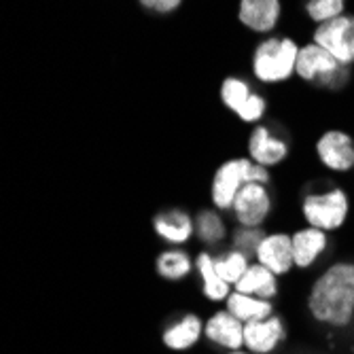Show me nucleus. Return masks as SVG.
Wrapping results in <instances>:
<instances>
[{"label":"nucleus","instance_id":"0eeeda50","mask_svg":"<svg viewBox=\"0 0 354 354\" xmlns=\"http://www.w3.org/2000/svg\"><path fill=\"white\" fill-rule=\"evenodd\" d=\"M274 210L270 185L246 183L234 200L232 214L240 227H261Z\"/></svg>","mask_w":354,"mask_h":354},{"label":"nucleus","instance_id":"1a4fd4ad","mask_svg":"<svg viewBox=\"0 0 354 354\" xmlns=\"http://www.w3.org/2000/svg\"><path fill=\"white\" fill-rule=\"evenodd\" d=\"M288 153H291V147L274 132L270 123H257L246 138V155L263 168L272 170L282 166L288 159Z\"/></svg>","mask_w":354,"mask_h":354},{"label":"nucleus","instance_id":"bb28decb","mask_svg":"<svg viewBox=\"0 0 354 354\" xmlns=\"http://www.w3.org/2000/svg\"><path fill=\"white\" fill-rule=\"evenodd\" d=\"M230 354H248V352H242V350H232Z\"/></svg>","mask_w":354,"mask_h":354},{"label":"nucleus","instance_id":"39448f33","mask_svg":"<svg viewBox=\"0 0 354 354\" xmlns=\"http://www.w3.org/2000/svg\"><path fill=\"white\" fill-rule=\"evenodd\" d=\"M218 98L223 106L232 111L242 123L257 125L268 115V100L261 93H257L250 81H246L244 77H225L218 85Z\"/></svg>","mask_w":354,"mask_h":354},{"label":"nucleus","instance_id":"ddd939ff","mask_svg":"<svg viewBox=\"0 0 354 354\" xmlns=\"http://www.w3.org/2000/svg\"><path fill=\"white\" fill-rule=\"evenodd\" d=\"M286 331L278 316H270L263 320H250L244 323V346L252 354H270L284 339Z\"/></svg>","mask_w":354,"mask_h":354},{"label":"nucleus","instance_id":"423d86ee","mask_svg":"<svg viewBox=\"0 0 354 354\" xmlns=\"http://www.w3.org/2000/svg\"><path fill=\"white\" fill-rule=\"evenodd\" d=\"M350 204L346 191L333 187L329 191H314L308 193L301 202V214L312 227L323 232H335L346 223Z\"/></svg>","mask_w":354,"mask_h":354},{"label":"nucleus","instance_id":"dca6fc26","mask_svg":"<svg viewBox=\"0 0 354 354\" xmlns=\"http://www.w3.org/2000/svg\"><path fill=\"white\" fill-rule=\"evenodd\" d=\"M291 238H293V257L297 268H310L327 246V234L318 227H312V225L297 230Z\"/></svg>","mask_w":354,"mask_h":354},{"label":"nucleus","instance_id":"412c9836","mask_svg":"<svg viewBox=\"0 0 354 354\" xmlns=\"http://www.w3.org/2000/svg\"><path fill=\"white\" fill-rule=\"evenodd\" d=\"M196 234L204 244H216L225 238L227 234V225H225V218L221 214V210L212 208H204L196 214Z\"/></svg>","mask_w":354,"mask_h":354},{"label":"nucleus","instance_id":"6e6552de","mask_svg":"<svg viewBox=\"0 0 354 354\" xmlns=\"http://www.w3.org/2000/svg\"><path fill=\"white\" fill-rule=\"evenodd\" d=\"M312 41L325 47L346 66L354 64V15H339L325 24H318L312 32Z\"/></svg>","mask_w":354,"mask_h":354},{"label":"nucleus","instance_id":"393cba45","mask_svg":"<svg viewBox=\"0 0 354 354\" xmlns=\"http://www.w3.org/2000/svg\"><path fill=\"white\" fill-rule=\"evenodd\" d=\"M263 238H266V234L261 232V227H240L234 236V242H236L238 250L250 254V252H257Z\"/></svg>","mask_w":354,"mask_h":354},{"label":"nucleus","instance_id":"aec40b11","mask_svg":"<svg viewBox=\"0 0 354 354\" xmlns=\"http://www.w3.org/2000/svg\"><path fill=\"white\" fill-rule=\"evenodd\" d=\"M196 266L200 270V276L204 280V297L210 301H223L230 297V284L225 282L216 270H214V259L208 252H200Z\"/></svg>","mask_w":354,"mask_h":354},{"label":"nucleus","instance_id":"4468645a","mask_svg":"<svg viewBox=\"0 0 354 354\" xmlns=\"http://www.w3.org/2000/svg\"><path fill=\"white\" fill-rule=\"evenodd\" d=\"M153 230L170 244H183L196 234V221L180 208H168L153 216Z\"/></svg>","mask_w":354,"mask_h":354},{"label":"nucleus","instance_id":"9b49d317","mask_svg":"<svg viewBox=\"0 0 354 354\" xmlns=\"http://www.w3.org/2000/svg\"><path fill=\"white\" fill-rule=\"evenodd\" d=\"M318 162L327 170L348 172L354 168V140L342 130H329L314 145Z\"/></svg>","mask_w":354,"mask_h":354},{"label":"nucleus","instance_id":"7ed1b4c3","mask_svg":"<svg viewBox=\"0 0 354 354\" xmlns=\"http://www.w3.org/2000/svg\"><path fill=\"white\" fill-rule=\"evenodd\" d=\"M246 183H272V170L254 164L248 155L230 157L214 170L210 180V202L216 210L227 212L234 206L238 191Z\"/></svg>","mask_w":354,"mask_h":354},{"label":"nucleus","instance_id":"20e7f679","mask_svg":"<svg viewBox=\"0 0 354 354\" xmlns=\"http://www.w3.org/2000/svg\"><path fill=\"white\" fill-rule=\"evenodd\" d=\"M295 77L304 83L318 87V89L339 91L350 83L352 71H350V66L342 64L335 55H331L325 47H320L318 43L310 41V43L301 45V49H299Z\"/></svg>","mask_w":354,"mask_h":354},{"label":"nucleus","instance_id":"a211bd4d","mask_svg":"<svg viewBox=\"0 0 354 354\" xmlns=\"http://www.w3.org/2000/svg\"><path fill=\"white\" fill-rule=\"evenodd\" d=\"M204 333V325L202 318L198 314H187L183 316L178 323H174L172 327H168L164 331V344L170 350H187L200 339V335Z\"/></svg>","mask_w":354,"mask_h":354},{"label":"nucleus","instance_id":"4be33fe9","mask_svg":"<svg viewBox=\"0 0 354 354\" xmlns=\"http://www.w3.org/2000/svg\"><path fill=\"white\" fill-rule=\"evenodd\" d=\"M250 268V263H248V254L246 252H242V250H230V252H223V254H218L216 259H214V270H216V274L227 282L230 286L234 284H238L240 282V278L246 274V270Z\"/></svg>","mask_w":354,"mask_h":354},{"label":"nucleus","instance_id":"b1692460","mask_svg":"<svg viewBox=\"0 0 354 354\" xmlns=\"http://www.w3.org/2000/svg\"><path fill=\"white\" fill-rule=\"evenodd\" d=\"M304 9H306L308 19L318 26V24H325L329 19L344 15L346 0H306Z\"/></svg>","mask_w":354,"mask_h":354},{"label":"nucleus","instance_id":"5701e85b","mask_svg":"<svg viewBox=\"0 0 354 354\" xmlns=\"http://www.w3.org/2000/svg\"><path fill=\"white\" fill-rule=\"evenodd\" d=\"M191 257L185 252V250H166L157 257V261H155V268L159 272V276L166 278V280H180L185 278L189 272H191Z\"/></svg>","mask_w":354,"mask_h":354},{"label":"nucleus","instance_id":"6ab92c4d","mask_svg":"<svg viewBox=\"0 0 354 354\" xmlns=\"http://www.w3.org/2000/svg\"><path fill=\"white\" fill-rule=\"evenodd\" d=\"M225 301H227V310L236 318H240L242 323H250V320H263V318L272 316L270 299H259V297L234 291V293H230V297Z\"/></svg>","mask_w":354,"mask_h":354},{"label":"nucleus","instance_id":"f3484780","mask_svg":"<svg viewBox=\"0 0 354 354\" xmlns=\"http://www.w3.org/2000/svg\"><path fill=\"white\" fill-rule=\"evenodd\" d=\"M236 291H240L244 295L259 297V299H272L278 293L276 274L270 272L261 263H252L246 270V274L240 278V282L236 284Z\"/></svg>","mask_w":354,"mask_h":354},{"label":"nucleus","instance_id":"9d476101","mask_svg":"<svg viewBox=\"0 0 354 354\" xmlns=\"http://www.w3.org/2000/svg\"><path fill=\"white\" fill-rule=\"evenodd\" d=\"M282 19V0H238V21L252 35L270 37Z\"/></svg>","mask_w":354,"mask_h":354},{"label":"nucleus","instance_id":"f8f14e48","mask_svg":"<svg viewBox=\"0 0 354 354\" xmlns=\"http://www.w3.org/2000/svg\"><path fill=\"white\" fill-rule=\"evenodd\" d=\"M254 257H257V263L266 266L276 276H284V274H288V270L295 266L293 238L288 234H282V232L266 234V238L261 240Z\"/></svg>","mask_w":354,"mask_h":354},{"label":"nucleus","instance_id":"f257e3e1","mask_svg":"<svg viewBox=\"0 0 354 354\" xmlns=\"http://www.w3.org/2000/svg\"><path fill=\"white\" fill-rule=\"evenodd\" d=\"M308 308L320 323L346 327L354 314V263H337L320 276L310 291Z\"/></svg>","mask_w":354,"mask_h":354},{"label":"nucleus","instance_id":"f03ea898","mask_svg":"<svg viewBox=\"0 0 354 354\" xmlns=\"http://www.w3.org/2000/svg\"><path fill=\"white\" fill-rule=\"evenodd\" d=\"M301 45L293 37L270 35L254 45L250 55L252 79L261 85H282L295 77Z\"/></svg>","mask_w":354,"mask_h":354},{"label":"nucleus","instance_id":"a878e982","mask_svg":"<svg viewBox=\"0 0 354 354\" xmlns=\"http://www.w3.org/2000/svg\"><path fill=\"white\" fill-rule=\"evenodd\" d=\"M185 0H138V5L155 15H172L183 7Z\"/></svg>","mask_w":354,"mask_h":354},{"label":"nucleus","instance_id":"2eb2a0df","mask_svg":"<svg viewBox=\"0 0 354 354\" xmlns=\"http://www.w3.org/2000/svg\"><path fill=\"white\" fill-rule=\"evenodd\" d=\"M204 335L216 346L240 350L244 346V323L236 318L230 310L216 312L204 325Z\"/></svg>","mask_w":354,"mask_h":354}]
</instances>
